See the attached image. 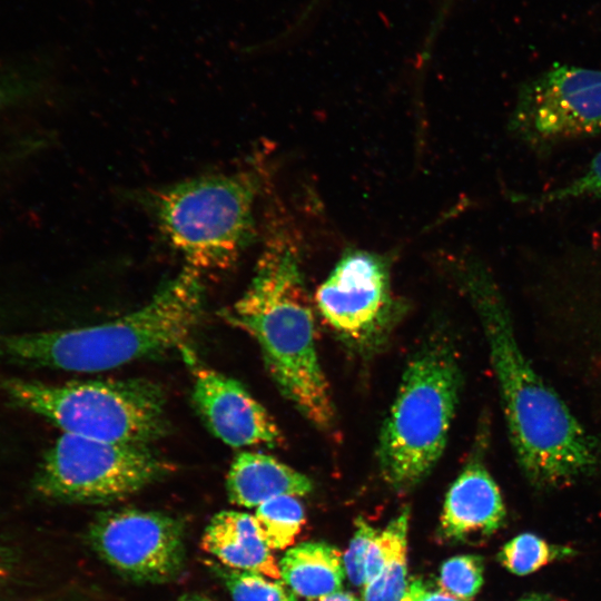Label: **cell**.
<instances>
[{
  "mask_svg": "<svg viewBox=\"0 0 601 601\" xmlns=\"http://www.w3.org/2000/svg\"><path fill=\"white\" fill-rule=\"evenodd\" d=\"M466 283L523 473L533 485L552 487L591 472L598 463L594 442L522 352L493 278L476 267Z\"/></svg>",
  "mask_w": 601,
  "mask_h": 601,
  "instance_id": "6da1fadb",
  "label": "cell"
},
{
  "mask_svg": "<svg viewBox=\"0 0 601 601\" xmlns=\"http://www.w3.org/2000/svg\"><path fill=\"white\" fill-rule=\"evenodd\" d=\"M223 317L257 343L280 393L316 427L328 430L334 405L317 354L314 313L293 246L268 240L243 295Z\"/></svg>",
  "mask_w": 601,
  "mask_h": 601,
  "instance_id": "7a4b0ae2",
  "label": "cell"
},
{
  "mask_svg": "<svg viewBox=\"0 0 601 601\" xmlns=\"http://www.w3.org/2000/svg\"><path fill=\"white\" fill-rule=\"evenodd\" d=\"M204 305L200 273L185 267L144 306L91 326L0 336V356L69 372L108 371L184 344Z\"/></svg>",
  "mask_w": 601,
  "mask_h": 601,
  "instance_id": "3957f363",
  "label": "cell"
},
{
  "mask_svg": "<svg viewBox=\"0 0 601 601\" xmlns=\"http://www.w3.org/2000/svg\"><path fill=\"white\" fill-rule=\"evenodd\" d=\"M461 382L456 354L441 336L425 343L406 365L377 446L381 475L393 490L414 489L442 456Z\"/></svg>",
  "mask_w": 601,
  "mask_h": 601,
  "instance_id": "277c9868",
  "label": "cell"
},
{
  "mask_svg": "<svg viewBox=\"0 0 601 601\" xmlns=\"http://www.w3.org/2000/svg\"><path fill=\"white\" fill-rule=\"evenodd\" d=\"M258 179L209 174L148 191L142 201L165 240L197 272L226 269L253 242Z\"/></svg>",
  "mask_w": 601,
  "mask_h": 601,
  "instance_id": "5b68a950",
  "label": "cell"
},
{
  "mask_svg": "<svg viewBox=\"0 0 601 601\" xmlns=\"http://www.w3.org/2000/svg\"><path fill=\"white\" fill-rule=\"evenodd\" d=\"M3 388L16 405L63 433L148 446L168 430L164 392L147 380L48 384L13 378Z\"/></svg>",
  "mask_w": 601,
  "mask_h": 601,
  "instance_id": "8992f818",
  "label": "cell"
},
{
  "mask_svg": "<svg viewBox=\"0 0 601 601\" xmlns=\"http://www.w3.org/2000/svg\"><path fill=\"white\" fill-rule=\"evenodd\" d=\"M170 470L147 445L63 433L42 459L35 487L57 501L106 503L141 491Z\"/></svg>",
  "mask_w": 601,
  "mask_h": 601,
  "instance_id": "52a82bcc",
  "label": "cell"
},
{
  "mask_svg": "<svg viewBox=\"0 0 601 601\" xmlns=\"http://www.w3.org/2000/svg\"><path fill=\"white\" fill-rule=\"evenodd\" d=\"M509 129L524 147L548 156L601 132V70L555 65L519 88Z\"/></svg>",
  "mask_w": 601,
  "mask_h": 601,
  "instance_id": "ba28073f",
  "label": "cell"
},
{
  "mask_svg": "<svg viewBox=\"0 0 601 601\" xmlns=\"http://www.w3.org/2000/svg\"><path fill=\"white\" fill-rule=\"evenodd\" d=\"M315 303L332 331L359 351L377 347L396 322L386 264L364 252L343 256L318 287Z\"/></svg>",
  "mask_w": 601,
  "mask_h": 601,
  "instance_id": "9c48e42d",
  "label": "cell"
},
{
  "mask_svg": "<svg viewBox=\"0 0 601 601\" xmlns=\"http://www.w3.org/2000/svg\"><path fill=\"white\" fill-rule=\"evenodd\" d=\"M88 538L105 562L136 581L167 582L184 566L183 523L164 513L137 509L108 511L95 519Z\"/></svg>",
  "mask_w": 601,
  "mask_h": 601,
  "instance_id": "30bf717a",
  "label": "cell"
},
{
  "mask_svg": "<svg viewBox=\"0 0 601 601\" xmlns=\"http://www.w3.org/2000/svg\"><path fill=\"white\" fill-rule=\"evenodd\" d=\"M186 359L194 376L193 404L217 439L231 447L283 444L272 415L238 381Z\"/></svg>",
  "mask_w": 601,
  "mask_h": 601,
  "instance_id": "8fae6325",
  "label": "cell"
},
{
  "mask_svg": "<svg viewBox=\"0 0 601 601\" xmlns=\"http://www.w3.org/2000/svg\"><path fill=\"white\" fill-rule=\"evenodd\" d=\"M505 520V506L492 475L479 457L452 483L443 505L440 533L449 541L487 536Z\"/></svg>",
  "mask_w": 601,
  "mask_h": 601,
  "instance_id": "7c38bea8",
  "label": "cell"
},
{
  "mask_svg": "<svg viewBox=\"0 0 601 601\" xmlns=\"http://www.w3.org/2000/svg\"><path fill=\"white\" fill-rule=\"evenodd\" d=\"M201 549L225 566L282 580L279 565L254 514L235 510L216 513L203 533Z\"/></svg>",
  "mask_w": 601,
  "mask_h": 601,
  "instance_id": "4fadbf2b",
  "label": "cell"
},
{
  "mask_svg": "<svg viewBox=\"0 0 601 601\" xmlns=\"http://www.w3.org/2000/svg\"><path fill=\"white\" fill-rule=\"evenodd\" d=\"M228 499L233 504L256 509L279 496H302L313 490L305 474L260 452H240L230 464L226 477Z\"/></svg>",
  "mask_w": 601,
  "mask_h": 601,
  "instance_id": "5bb4252c",
  "label": "cell"
},
{
  "mask_svg": "<svg viewBox=\"0 0 601 601\" xmlns=\"http://www.w3.org/2000/svg\"><path fill=\"white\" fill-rule=\"evenodd\" d=\"M282 581L296 594L308 600L342 590L345 578L343 558L333 545L303 542L286 550L280 558Z\"/></svg>",
  "mask_w": 601,
  "mask_h": 601,
  "instance_id": "9a60e30c",
  "label": "cell"
},
{
  "mask_svg": "<svg viewBox=\"0 0 601 601\" xmlns=\"http://www.w3.org/2000/svg\"><path fill=\"white\" fill-rule=\"evenodd\" d=\"M259 530L272 550L289 548L305 522V511L298 496L279 495L255 509Z\"/></svg>",
  "mask_w": 601,
  "mask_h": 601,
  "instance_id": "2e32d148",
  "label": "cell"
},
{
  "mask_svg": "<svg viewBox=\"0 0 601 601\" xmlns=\"http://www.w3.org/2000/svg\"><path fill=\"white\" fill-rule=\"evenodd\" d=\"M208 564L226 587L233 601H297V595L282 580L213 561Z\"/></svg>",
  "mask_w": 601,
  "mask_h": 601,
  "instance_id": "e0dca14e",
  "label": "cell"
},
{
  "mask_svg": "<svg viewBox=\"0 0 601 601\" xmlns=\"http://www.w3.org/2000/svg\"><path fill=\"white\" fill-rule=\"evenodd\" d=\"M572 553L569 548L548 543L532 533H522L502 546L499 560L511 573L526 575Z\"/></svg>",
  "mask_w": 601,
  "mask_h": 601,
  "instance_id": "ac0fdd59",
  "label": "cell"
},
{
  "mask_svg": "<svg viewBox=\"0 0 601 601\" xmlns=\"http://www.w3.org/2000/svg\"><path fill=\"white\" fill-rule=\"evenodd\" d=\"M530 207H545L580 199L601 200V150L584 170L553 189L522 197Z\"/></svg>",
  "mask_w": 601,
  "mask_h": 601,
  "instance_id": "d6986e66",
  "label": "cell"
},
{
  "mask_svg": "<svg viewBox=\"0 0 601 601\" xmlns=\"http://www.w3.org/2000/svg\"><path fill=\"white\" fill-rule=\"evenodd\" d=\"M410 512L405 508L377 533L366 556L365 584L373 580L398 554L406 552Z\"/></svg>",
  "mask_w": 601,
  "mask_h": 601,
  "instance_id": "ffe728a7",
  "label": "cell"
},
{
  "mask_svg": "<svg viewBox=\"0 0 601 601\" xmlns=\"http://www.w3.org/2000/svg\"><path fill=\"white\" fill-rule=\"evenodd\" d=\"M483 573L484 564L480 556L456 555L442 564L439 584L444 592L467 601L480 591L484 581Z\"/></svg>",
  "mask_w": 601,
  "mask_h": 601,
  "instance_id": "44dd1931",
  "label": "cell"
},
{
  "mask_svg": "<svg viewBox=\"0 0 601 601\" xmlns=\"http://www.w3.org/2000/svg\"><path fill=\"white\" fill-rule=\"evenodd\" d=\"M406 574V552H404L362 588V601H401L407 588Z\"/></svg>",
  "mask_w": 601,
  "mask_h": 601,
  "instance_id": "7402d4cb",
  "label": "cell"
},
{
  "mask_svg": "<svg viewBox=\"0 0 601 601\" xmlns=\"http://www.w3.org/2000/svg\"><path fill=\"white\" fill-rule=\"evenodd\" d=\"M377 533L378 531L363 518L355 520V532L343 556L345 575L355 587L363 588L365 585L366 556Z\"/></svg>",
  "mask_w": 601,
  "mask_h": 601,
  "instance_id": "603a6c76",
  "label": "cell"
},
{
  "mask_svg": "<svg viewBox=\"0 0 601 601\" xmlns=\"http://www.w3.org/2000/svg\"><path fill=\"white\" fill-rule=\"evenodd\" d=\"M401 601H464L455 598L442 589L437 590L423 580H412L406 588L405 594Z\"/></svg>",
  "mask_w": 601,
  "mask_h": 601,
  "instance_id": "cb8c5ba5",
  "label": "cell"
},
{
  "mask_svg": "<svg viewBox=\"0 0 601 601\" xmlns=\"http://www.w3.org/2000/svg\"><path fill=\"white\" fill-rule=\"evenodd\" d=\"M457 0H439L434 17L427 29V36L431 39H436L444 28V24L450 17Z\"/></svg>",
  "mask_w": 601,
  "mask_h": 601,
  "instance_id": "d4e9b609",
  "label": "cell"
},
{
  "mask_svg": "<svg viewBox=\"0 0 601 601\" xmlns=\"http://www.w3.org/2000/svg\"><path fill=\"white\" fill-rule=\"evenodd\" d=\"M19 85L14 80L0 78V106L12 102L17 98L21 92L18 88Z\"/></svg>",
  "mask_w": 601,
  "mask_h": 601,
  "instance_id": "484cf974",
  "label": "cell"
},
{
  "mask_svg": "<svg viewBox=\"0 0 601 601\" xmlns=\"http://www.w3.org/2000/svg\"><path fill=\"white\" fill-rule=\"evenodd\" d=\"M311 601H359L357 597L348 591H336L326 595H323L321 598H317L315 600Z\"/></svg>",
  "mask_w": 601,
  "mask_h": 601,
  "instance_id": "4316f807",
  "label": "cell"
},
{
  "mask_svg": "<svg viewBox=\"0 0 601 601\" xmlns=\"http://www.w3.org/2000/svg\"><path fill=\"white\" fill-rule=\"evenodd\" d=\"M519 601H555V600L544 594H530L520 599Z\"/></svg>",
  "mask_w": 601,
  "mask_h": 601,
  "instance_id": "83f0119b",
  "label": "cell"
},
{
  "mask_svg": "<svg viewBox=\"0 0 601 601\" xmlns=\"http://www.w3.org/2000/svg\"><path fill=\"white\" fill-rule=\"evenodd\" d=\"M177 601H210V600L198 598V597H190V598H184Z\"/></svg>",
  "mask_w": 601,
  "mask_h": 601,
  "instance_id": "f1b7e54d",
  "label": "cell"
},
{
  "mask_svg": "<svg viewBox=\"0 0 601 601\" xmlns=\"http://www.w3.org/2000/svg\"><path fill=\"white\" fill-rule=\"evenodd\" d=\"M6 574H7L6 565H4V563L0 560V579H2Z\"/></svg>",
  "mask_w": 601,
  "mask_h": 601,
  "instance_id": "f546056e",
  "label": "cell"
}]
</instances>
